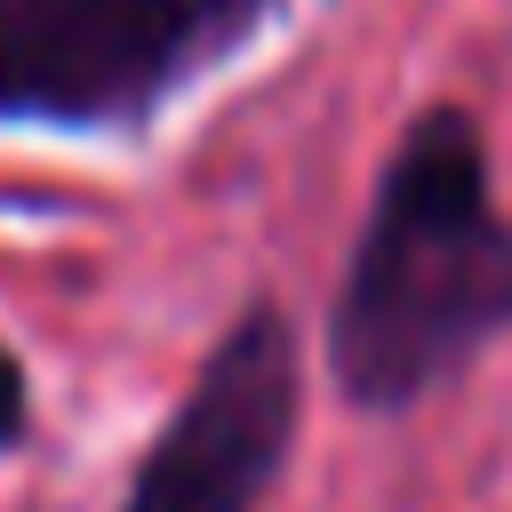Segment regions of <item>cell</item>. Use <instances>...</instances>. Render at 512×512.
Instances as JSON below:
<instances>
[{
    "mask_svg": "<svg viewBox=\"0 0 512 512\" xmlns=\"http://www.w3.org/2000/svg\"><path fill=\"white\" fill-rule=\"evenodd\" d=\"M496 328H512V224L496 216L472 120L424 112L368 200L336 296V384L360 408H408Z\"/></svg>",
    "mask_w": 512,
    "mask_h": 512,
    "instance_id": "1",
    "label": "cell"
},
{
    "mask_svg": "<svg viewBox=\"0 0 512 512\" xmlns=\"http://www.w3.org/2000/svg\"><path fill=\"white\" fill-rule=\"evenodd\" d=\"M296 392L304 384H296L288 320L248 312L208 352V368L192 376V392L176 400L160 440L144 448L120 512H256V496L288 464Z\"/></svg>",
    "mask_w": 512,
    "mask_h": 512,
    "instance_id": "2",
    "label": "cell"
},
{
    "mask_svg": "<svg viewBox=\"0 0 512 512\" xmlns=\"http://www.w3.org/2000/svg\"><path fill=\"white\" fill-rule=\"evenodd\" d=\"M200 0H0V112L112 120L192 56Z\"/></svg>",
    "mask_w": 512,
    "mask_h": 512,
    "instance_id": "3",
    "label": "cell"
},
{
    "mask_svg": "<svg viewBox=\"0 0 512 512\" xmlns=\"http://www.w3.org/2000/svg\"><path fill=\"white\" fill-rule=\"evenodd\" d=\"M24 440V376H16V360L0 352V456Z\"/></svg>",
    "mask_w": 512,
    "mask_h": 512,
    "instance_id": "4",
    "label": "cell"
}]
</instances>
